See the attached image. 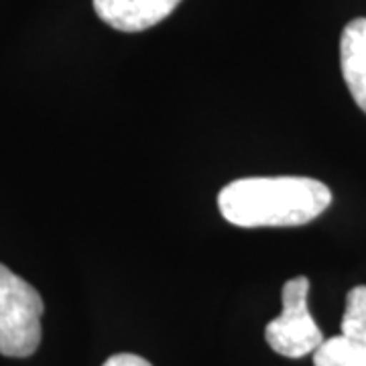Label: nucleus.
I'll use <instances>...</instances> for the list:
<instances>
[{
  "label": "nucleus",
  "mask_w": 366,
  "mask_h": 366,
  "mask_svg": "<svg viewBox=\"0 0 366 366\" xmlns=\"http://www.w3.org/2000/svg\"><path fill=\"white\" fill-rule=\"evenodd\" d=\"M332 204L326 183L312 177H244L218 194L220 214L234 226H301Z\"/></svg>",
  "instance_id": "nucleus-1"
},
{
  "label": "nucleus",
  "mask_w": 366,
  "mask_h": 366,
  "mask_svg": "<svg viewBox=\"0 0 366 366\" xmlns=\"http://www.w3.org/2000/svg\"><path fill=\"white\" fill-rule=\"evenodd\" d=\"M45 305L39 291L0 264V354L26 358L39 348Z\"/></svg>",
  "instance_id": "nucleus-2"
},
{
  "label": "nucleus",
  "mask_w": 366,
  "mask_h": 366,
  "mask_svg": "<svg viewBox=\"0 0 366 366\" xmlns=\"http://www.w3.org/2000/svg\"><path fill=\"white\" fill-rule=\"evenodd\" d=\"M310 279L305 274L289 279L283 285V312L264 327V340L285 358L314 354L324 342V334L307 310Z\"/></svg>",
  "instance_id": "nucleus-3"
},
{
  "label": "nucleus",
  "mask_w": 366,
  "mask_h": 366,
  "mask_svg": "<svg viewBox=\"0 0 366 366\" xmlns=\"http://www.w3.org/2000/svg\"><path fill=\"white\" fill-rule=\"evenodd\" d=\"M182 0H94V11L117 31L139 33L167 19Z\"/></svg>",
  "instance_id": "nucleus-4"
},
{
  "label": "nucleus",
  "mask_w": 366,
  "mask_h": 366,
  "mask_svg": "<svg viewBox=\"0 0 366 366\" xmlns=\"http://www.w3.org/2000/svg\"><path fill=\"white\" fill-rule=\"evenodd\" d=\"M340 66L354 102L366 112V19H354L344 26L340 39Z\"/></svg>",
  "instance_id": "nucleus-5"
},
{
  "label": "nucleus",
  "mask_w": 366,
  "mask_h": 366,
  "mask_svg": "<svg viewBox=\"0 0 366 366\" xmlns=\"http://www.w3.org/2000/svg\"><path fill=\"white\" fill-rule=\"evenodd\" d=\"M314 366H366V346L348 336H332L314 352Z\"/></svg>",
  "instance_id": "nucleus-6"
},
{
  "label": "nucleus",
  "mask_w": 366,
  "mask_h": 366,
  "mask_svg": "<svg viewBox=\"0 0 366 366\" xmlns=\"http://www.w3.org/2000/svg\"><path fill=\"white\" fill-rule=\"evenodd\" d=\"M342 334L366 346V285L350 289L342 317Z\"/></svg>",
  "instance_id": "nucleus-7"
},
{
  "label": "nucleus",
  "mask_w": 366,
  "mask_h": 366,
  "mask_svg": "<svg viewBox=\"0 0 366 366\" xmlns=\"http://www.w3.org/2000/svg\"><path fill=\"white\" fill-rule=\"evenodd\" d=\"M102 366H153L149 360H144L143 356H137V354H114L106 360Z\"/></svg>",
  "instance_id": "nucleus-8"
}]
</instances>
